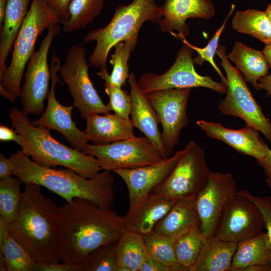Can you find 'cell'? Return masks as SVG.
I'll return each instance as SVG.
<instances>
[{
	"mask_svg": "<svg viewBox=\"0 0 271 271\" xmlns=\"http://www.w3.org/2000/svg\"><path fill=\"white\" fill-rule=\"evenodd\" d=\"M56 218L65 262H84L92 251L117 241L126 229L125 216L80 198L57 207Z\"/></svg>",
	"mask_w": 271,
	"mask_h": 271,
	"instance_id": "obj_1",
	"label": "cell"
},
{
	"mask_svg": "<svg viewBox=\"0 0 271 271\" xmlns=\"http://www.w3.org/2000/svg\"><path fill=\"white\" fill-rule=\"evenodd\" d=\"M9 234L29 253L35 262L50 264L61 260L56 214L57 206L43 195L41 186L26 183Z\"/></svg>",
	"mask_w": 271,
	"mask_h": 271,
	"instance_id": "obj_2",
	"label": "cell"
},
{
	"mask_svg": "<svg viewBox=\"0 0 271 271\" xmlns=\"http://www.w3.org/2000/svg\"><path fill=\"white\" fill-rule=\"evenodd\" d=\"M14 164L13 175L24 184L35 183L44 187L67 202L75 198L90 200L104 209L114 205V176L104 170L92 178L85 177L74 170L44 167L17 151L10 154Z\"/></svg>",
	"mask_w": 271,
	"mask_h": 271,
	"instance_id": "obj_3",
	"label": "cell"
},
{
	"mask_svg": "<svg viewBox=\"0 0 271 271\" xmlns=\"http://www.w3.org/2000/svg\"><path fill=\"white\" fill-rule=\"evenodd\" d=\"M9 116L13 127L23 139L22 153L36 164L49 168L62 166L86 178L102 170L96 158L58 142L51 136V129L34 125L16 107L10 110Z\"/></svg>",
	"mask_w": 271,
	"mask_h": 271,
	"instance_id": "obj_4",
	"label": "cell"
},
{
	"mask_svg": "<svg viewBox=\"0 0 271 271\" xmlns=\"http://www.w3.org/2000/svg\"><path fill=\"white\" fill-rule=\"evenodd\" d=\"M162 17L161 7L155 0H133L127 5L117 6L106 26L91 31L78 44L95 41L96 46L88 59L89 65L100 71L107 70V59L113 47L129 39L138 40L140 29L145 22L158 24Z\"/></svg>",
	"mask_w": 271,
	"mask_h": 271,
	"instance_id": "obj_5",
	"label": "cell"
},
{
	"mask_svg": "<svg viewBox=\"0 0 271 271\" xmlns=\"http://www.w3.org/2000/svg\"><path fill=\"white\" fill-rule=\"evenodd\" d=\"M62 21L47 0H32L14 44L12 60L0 75V93L12 102L21 95L23 73L39 36Z\"/></svg>",
	"mask_w": 271,
	"mask_h": 271,
	"instance_id": "obj_6",
	"label": "cell"
},
{
	"mask_svg": "<svg viewBox=\"0 0 271 271\" xmlns=\"http://www.w3.org/2000/svg\"><path fill=\"white\" fill-rule=\"evenodd\" d=\"M226 50L225 46L219 45L216 53L227 81L226 95L219 102L218 109L222 114L241 118L245 125L261 132L271 144V122L252 96L243 75L228 61Z\"/></svg>",
	"mask_w": 271,
	"mask_h": 271,
	"instance_id": "obj_7",
	"label": "cell"
},
{
	"mask_svg": "<svg viewBox=\"0 0 271 271\" xmlns=\"http://www.w3.org/2000/svg\"><path fill=\"white\" fill-rule=\"evenodd\" d=\"M86 55V51L82 45L72 46L59 71L73 99V105L77 108L83 119L94 114L112 110L109 103L103 102L89 78L90 65L87 63Z\"/></svg>",
	"mask_w": 271,
	"mask_h": 271,
	"instance_id": "obj_8",
	"label": "cell"
},
{
	"mask_svg": "<svg viewBox=\"0 0 271 271\" xmlns=\"http://www.w3.org/2000/svg\"><path fill=\"white\" fill-rule=\"evenodd\" d=\"M81 152L96 158L101 169L108 171L151 165L164 159L148 138L135 136L106 145L87 144Z\"/></svg>",
	"mask_w": 271,
	"mask_h": 271,
	"instance_id": "obj_9",
	"label": "cell"
},
{
	"mask_svg": "<svg viewBox=\"0 0 271 271\" xmlns=\"http://www.w3.org/2000/svg\"><path fill=\"white\" fill-rule=\"evenodd\" d=\"M193 49L184 44L178 51L172 66L165 73L157 75L146 73L138 81L145 94L167 89L203 87L220 93H226L227 85L208 76L198 74L192 57Z\"/></svg>",
	"mask_w": 271,
	"mask_h": 271,
	"instance_id": "obj_10",
	"label": "cell"
},
{
	"mask_svg": "<svg viewBox=\"0 0 271 271\" xmlns=\"http://www.w3.org/2000/svg\"><path fill=\"white\" fill-rule=\"evenodd\" d=\"M211 172L204 152L191 141L169 176L152 192L174 199L196 196L205 186Z\"/></svg>",
	"mask_w": 271,
	"mask_h": 271,
	"instance_id": "obj_11",
	"label": "cell"
},
{
	"mask_svg": "<svg viewBox=\"0 0 271 271\" xmlns=\"http://www.w3.org/2000/svg\"><path fill=\"white\" fill-rule=\"evenodd\" d=\"M61 29L57 24L48 29L40 48L34 51L27 64L24 83L21 87V111L26 115H37L43 113L44 101L47 98L51 79L48 55L54 38Z\"/></svg>",
	"mask_w": 271,
	"mask_h": 271,
	"instance_id": "obj_12",
	"label": "cell"
},
{
	"mask_svg": "<svg viewBox=\"0 0 271 271\" xmlns=\"http://www.w3.org/2000/svg\"><path fill=\"white\" fill-rule=\"evenodd\" d=\"M191 89H167L146 94L161 124L162 141L169 157L179 142L182 129L189 124L187 108Z\"/></svg>",
	"mask_w": 271,
	"mask_h": 271,
	"instance_id": "obj_13",
	"label": "cell"
},
{
	"mask_svg": "<svg viewBox=\"0 0 271 271\" xmlns=\"http://www.w3.org/2000/svg\"><path fill=\"white\" fill-rule=\"evenodd\" d=\"M263 227L258 207L237 192L225 205L215 235L223 240L238 243L259 234Z\"/></svg>",
	"mask_w": 271,
	"mask_h": 271,
	"instance_id": "obj_14",
	"label": "cell"
},
{
	"mask_svg": "<svg viewBox=\"0 0 271 271\" xmlns=\"http://www.w3.org/2000/svg\"><path fill=\"white\" fill-rule=\"evenodd\" d=\"M237 192L236 182L230 173L211 172L196 196L199 228L206 237L215 235L225 205Z\"/></svg>",
	"mask_w": 271,
	"mask_h": 271,
	"instance_id": "obj_15",
	"label": "cell"
},
{
	"mask_svg": "<svg viewBox=\"0 0 271 271\" xmlns=\"http://www.w3.org/2000/svg\"><path fill=\"white\" fill-rule=\"evenodd\" d=\"M61 67L59 55L54 53L50 63L51 88L47 98V105L42 115L37 120L32 121L37 126H43L60 132L75 149L81 151L88 144L84 131L79 129L71 117L73 105L64 106L57 100L55 88L60 81L57 75Z\"/></svg>",
	"mask_w": 271,
	"mask_h": 271,
	"instance_id": "obj_16",
	"label": "cell"
},
{
	"mask_svg": "<svg viewBox=\"0 0 271 271\" xmlns=\"http://www.w3.org/2000/svg\"><path fill=\"white\" fill-rule=\"evenodd\" d=\"M184 149L171 157L151 165L131 169H117L112 172L125 182L129 197L127 212L134 209L153 191L164 182L181 158Z\"/></svg>",
	"mask_w": 271,
	"mask_h": 271,
	"instance_id": "obj_17",
	"label": "cell"
},
{
	"mask_svg": "<svg viewBox=\"0 0 271 271\" xmlns=\"http://www.w3.org/2000/svg\"><path fill=\"white\" fill-rule=\"evenodd\" d=\"M161 10L162 17L158 24L161 31L170 32L178 39L185 38L189 33L187 19L209 20L215 13L209 0H166Z\"/></svg>",
	"mask_w": 271,
	"mask_h": 271,
	"instance_id": "obj_18",
	"label": "cell"
},
{
	"mask_svg": "<svg viewBox=\"0 0 271 271\" xmlns=\"http://www.w3.org/2000/svg\"><path fill=\"white\" fill-rule=\"evenodd\" d=\"M128 79L131 99L130 119L133 126L152 143L164 159L168 158L158 127L160 121L154 107L140 88L135 75L130 73Z\"/></svg>",
	"mask_w": 271,
	"mask_h": 271,
	"instance_id": "obj_19",
	"label": "cell"
},
{
	"mask_svg": "<svg viewBox=\"0 0 271 271\" xmlns=\"http://www.w3.org/2000/svg\"><path fill=\"white\" fill-rule=\"evenodd\" d=\"M196 124L203 129L207 137L221 141L237 152L252 157L256 160L265 156L264 141L259 136V131L245 125L239 129L226 128L219 123L199 120Z\"/></svg>",
	"mask_w": 271,
	"mask_h": 271,
	"instance_id": "obj_20",
	"label": "cell"
},
{
	"mask_svg": "<svg viewBox=\"0 0 271 271\" xmlns=\"http://www.w3.org/2000/svg\"><path fill=\"white\" fill-rule=\"evenodd\" d=\"M176 199L151 193L132 211L127 212L126 229L142 235L152 232L155 225L168 212Z\"/></svg>",
	"mask_w": 271,
	"mask_h": 271,
	"instance_id": "obj_21",
	"label": "cell"
},
{
	"mask_svg": "<svg viewBox=\"0 0 271 271\" xmlns=\"http://www.w3.org/2000/svg\"><path fill=\"white\" fill-rule=\"evenodd\" d=\"M199 226L196 196H192L176 199L168 212L155 225L152 232L176 238Z\"/></svg>",
	"mask_w": 271,
	"mask_h": 271,
	"instance_id": "obj_22",
	"label": "cell"
},
{
	"mask_svg": "<svg viewBox=\"0 0 271 271\" xmlns=\"http://www.w3.org/2000/svg\"><path fill=\"white\" fill-rule=\"evenodd\" d=\"M86 121L85 136L95 145L108 144L134 136L131 119L115 113L94 114L87 117Z\"/></svg>",
	"mask_w": 271,
	"mask_h": 271,
	"instance_id": "obj_23",
	"label": "cell"
},
{
	"mask_svg": "<svg viewBox=\"0 0 271 271\" xmlns=\"http://www.w3.org/2000/svg\"><path fill=\"white\" fill-rule=\"evenodd\" d=\"M237 242L207 237L191 271H230Z\"/></svg>",
	"mask_w": 271,
	"mask_h": 271,
	"instance_id": "obj_24",
	"label": "cell"
},
{
	"mask_svg": "<svg viewBox=\"0 0 271 271\" xmlns=\"http://www.w3.org/2000/svg\"><path fill=\"white\" fill-rule=\"evenodd\" d=\"M29 0H8L4 23L1 28L0 75L29 10Z\"/></svg>",
	"mask_w": 271,
	"mask_h": 271,
	"instance_id": "obj_25",
	"label": "cell"
},
{
	"mask_svg": "<svg viewBox=\"0 0 271 271\" xmlns=\"http://www.w3.org/2000/svg\"><path fill=\"white\" fill-rule=\"evenodd\" d=\"M226 57L233 62L246 81L254 88L258 80L268 74L269 65L262 51L235 42L231 52Z\"/></svg>",
	"mask_w": 271,
	"mask_h": 271,
	"instance_id": "obj_26",
	"label": "cell"
},
{
	"mask_svg": "<svg viewBox=\"0 0 271 271\" xmlns=\"http://www.w3.org/2000/svg\"><path fill=\"white\" fill-rule=\"evenodd\" d=\"M271 263V245L266 232L240 241L233 255L230 271H241L254 265Z\"/></svg>",
	"mask_w": 271,
	"mask_h": 271,
	"instance_id": "obj_27",
	"label": "cell"
},
{
	"mask_svg": "<svg viewBox=\"0 0 271 271\" xmlns=\"http://www.w3.org/2000/svg\"><path fill=\"white\" fill-rule=\"evenodd\" d=\"M118 271H140L149 256L143 235L126 229L116 242Z\"/></svg>",
	"mask_w": 271,
	"mask_h": 271,
	"instance_id": "obj_28",
	"label": "cell"
},
{
	"mask_svg": "<svg viewBox=\"0 0 271 271\" xmlns=\"http://www.w3.org/2000/svg\"><path fill=\"white\" fill-rule=\"evenodd\" d=\"M232 26L238 33L249 35L265 45L271 44V23L265 11H237L232 19Z\"/></svg>",
	"mask_w": 271,
	"mask_h": 271,
	"instance_id": "obj_29",
	"label": "cell"
},
{
	"mask_svg": "<svg viewBox=\"0 0 271 271\" xmlns=\"http://www.w3.org/2000/svg\"><path fill=\"white\" fill-rule=\"evenodd\" d=\"M137 42V39H129L115 45L114 53L109 60L113 67L111 74H109L107 70L97 73L105 83L119 87L125 84L129 76L128 61Z\"/></svg>",
	"mask_w": 271,
	"mask_h": 271,
	"instance_id": "obj_30",
	"label": "cell"
},
{
	"mask_svg": "<svg viewBox=\"0 0 271 271\" xmlns=\"http://www.w3.org/2000/svg\"><path fill=\"white\" fill-rule=\"evenodd\" d=\"M105 0H72L69 19L63 23L62 30L70 32L83 29L92 23L102 12Z\"/></svg>",
	"mask_w": 271,
	"mask_h": 271,
	"instance_id": "obj_31",
	"label": "cell"
},
{
	"mask_svg": "<svg viewBox=\"0 0 271 271\" xmlns=\"http://www.w3.org/2000/svg\"><path fill=\"white\" fill-rule=\"evenodd\" d=\"M206 238L199 227L193 228L176 238L174 250L177 261L191 271Z\"/></svg>",
	"mask_w": 271,
	"mask_h": 271,
	"instance_id": "obj_32",
	"label": "cell"
},
{
	"mask_svg": "<svg viewBox=\"0 0 271 271\" xmlns=\"http://www.w3.org/2000/svg\"><path fill=\"white\" fill-rule=\"evenodd\" d=\"M22 181L10 176L0 180V216L8 223L15 218L19 209L23 192L20 190Z\"/></svg>",
	"mask_w": 271,
	"mask_h": 271,
	"instance_id": "obj_33",
	"label": "cell"
},
{
	"mask_svg": "<svg viewBox=\"0 0 271 271\" xmlns=\"http://www.w3.org/2000/svg\"><path fill=\"white\" fill-rule=\"evenodd\" d=\"M1 253L7 264L8 271H33L35 263L28 251L10 234L0 242Z\"/></svg>",
	"mask_w": 271,
	"mask_h": 271,
	"instance_id": "obj_34",
	"label": "cell"
},
{
	"mask_svg": "<svg viewBox=\"0 0 271 271\" xmlns=\"http://www.w3.org/2000/svg\"><path fill=\"white\" fill-rule=\"evenodd\" d=\"M149 255L153 258L170 266L177 261L174 250L176 238L152 232L143 235Z\"/></svg>",
	"mask_w": 271,
	"mask_h": 271,
	"instance_id": "obj_35",
	"label": "cell"
},
{
	"mask_svg": "<svg viewBox=\"0 0 271 271\" xmlns=\"http://www.w3.org/2000/svg\"><path fill=\"white\" fill-rule=\"evenodd\" d=\"M116 242L105 244L92 251L84 262V271H118L115 256Z\"/></svg>",
	"mask_w": 271,
	"mask_h": 271,
	"instance_id": "obj_36",
	"label": "cell"
},
{
	"mask_svg": "<svg viewBox=\"0 0 271 271\" xmlns=\"http://www.w3.org/2000/svg\"><path fill=\"white\" fill-rule=\"evenodd\" d=\"M234 9V6H232L231 9L225 18L222 25L217 29L212 39L205 47L201 48L192 45L189 43L184 37H181L178 39L179 40H181L184 44L187 45L192 49L197 52V56L193 59L195 63L201 66L204 62H208L219 75L222 80V82L226 85L227 84L226 77L222 74L220 69L217 66L214 62L213 58L219 45L218 41L219 37L225 27L227 20L232 14Z\"/></svg>",
	"mask_w": 271,
	"mask_h": 271,
	"instance_id": "obj_37",
	"label": "cell"
},
{
	"mask_svg": "<svg viewBox=\"0 0 271 271\" xmlns=\"http://www.w3.org/2000/svg\"><path fill=\"white\" fill-rule=\"evenodd\" d=\"M105 92L109 98V104L112 110L119 117L129 119L131 108L130 94L119 87L106 83L104 84Z\"/></svg>",
	"mask_w": 271,
	"mask_h": 271,
	"instance_id": "obj_38",
	"label": "cell"
},
{
	"mask_svg": "<svg viewBox=\"0 0 271 271\" xmlns=\"http://www.w3.org/2000/svg\"><path fill=\"white\" fill-rule=\"evenodd\" d=\"M237 192L252 201L260 210L266 233L271 245V198L268 196H256L251 194L246 189L240 190Z\"/></svg>",
	"mask_w": 271,
	"mask_h": 271,
	"instance_id": "obj_39",
	"label": "cell"
},
{
	"mask_svg": "<svg viewBox=\"0 0 271 271\" xmlns=\"http://www.w3.org/2000/svg\"><path fill=\"white\" fill-rule=\"evenodd\" d=\"M85 263L60 262L41 264L35 262L33 271H84Z\"/></svg>",
	"mask_w": 271,
	"mask_h": 271,
	"instance_id": "obj_40",
	"label": "cell"
},
{
	"mask_svg": "<svg viewBox=\"0 0 271 271\" xmlns=\"http://www.w3.org/2000/svg\"><path fill=\"white\" fill-rule=\"evenodd\" d=\"M140 271H191L190 269L179 263L170 266L159 262L149 255L142 264Z\"/></svg>",
	"mask_w": 271,
	"mask_h": 271,
	"instance_id": "obj_41",
	"label": "cell"
},
{
	"mask_svg": "<svg viewBox=\"0 0 271 271\" xmlns=\"http://www.w3.org/2000/svg\"><path fill=\"white\" fill-rule=\"evenodd\" d=\"M51 9L60 17L63 23L70 18L69 7L72 0H47Z\"/></svg>",
	"mask_w": 271,
	"mask_h": 271,
	"instance_id": "obj_42",
	"label": "cell"
},
{
	"mask_svg": "<svg viewBox=\"0 0 271 271\" xmlns=\"http://www.w3.org/2000/svg\"><path fill=\"white\" fill-rule=\"evenodd\" d=\"M263 147L265 153L264 157L256 161L263 168L266 175L265 182L271 189V150L264 142L263 143Z\"/></svg>",
	"mask_w": 271,
	"mask_h": 271,
	"instance_id": "obj_43",
	"label": "cell"
},
{
	"mask_svg": "<svg viewBox=\"0 0 271 271\" xmlns=\"http://www.w3.org/2000/svg\"><path fill=\"white\" fill-rule=\"evenodd\" d=\"M0 140L14 141L21 146L23 144L22 137L16 130H14L2 123L0 124Z\"/></svg>",
	"mask_w": 271,
	"mask_h": 271,
	"instance_id": "obj_44",
	"label": "cell"
},
{
	"mask_svg": "<svg viewBox=\"0 0 271 271\" xmlns=\"http://www.w3.org/2000/svg\"><path fill=\"white\" fill-rule=\"evenodd\" d=\"M14 164L10 157L6 158L3 154L0 156V178H5L13 175Z\"/></svg>",
	"mask_w": 271,
	"mask_h": 271,
	"instance_id": "obj_45",
	"label": "cell"
},
{
	"mask_svg": "<svg viewBox=\"0 0 271 271\" xmlns=\"http://www.w3.org/2000/svg\"><path fill=\"white\" fill-rule=\"evenodd\" d=\"M254 88L257 90H265L267 92L266 95L271 96V74H268L259 79Z\"/></svg>",
	"mask_w": 271,
	"mask_h": 271,
	"instance_id": "obj_46",
	"label": "cell"
},
{
	"mask_svg": "<svg viewBox=\"0 0 271 271\" xmlns=\"http://www.w3.org/2000/svg\"><path fill=\"white\" fill-rule=\"evenodd\" d=\"M241 271H271V263L249 266Z\"/></svg>",
	"mask_w": 271,
	"mask_h": 271,
	"instance_id": "obj_47",
	"label": "cell"
},
{
	"mask_svg": "<svg viewBox=\"0 0 271 271\" xmlns=\"http://www.w3.org/2000/svg\"><path fill=\"white\" fill-rule=\"evenodd\" d=\"M8 0H0V27L2 28L7 8Z\"/></svg>",
	"mask_w": 271,
	"mask_h": 271,
	"instance_id": "obj_48",
	"label": "cell"
},
{
	"mask_svg": "<svg viewBox=\"0 0 271 271\" xmlns=\"http://www.w3.org/2000/svg\"><path fill=\"white\" fill-rule=\"evenodd\" d=\"M262 51L271 68V44L265 45Z\"/></svg>",
	"mask_w": 271,
	"mask_h": 271,
	"instance_id": "obj_49",
	"label": "cell"
},
{
	"mask_svg": "<svg viewBox=\"0 0 271 271\" xmlns=\"http://www.w3.org/2000/svg\"><path fill=\"white\" fill-rule=\"evenodd\" d=\"M0 270L1 271L8 270L6 261L4 256L1 253L0 254Z\"/></svg>",
	"mask_w": 271,
	"mask_h": 271,
	"instance_id": "obj_50",
	"label": "cell"
},
{
	"mask_svg": "<svg viewBox=\"0 0 271 271\" xmlns=\"http://www.w3.org/2000/svg\"><path fill=\"white\" fill-rule=\"evenodd\" d=\"M265 12L267 15V18H268L269 21L271 23V2L268 5Z\"/></svg>",
	"mask_w": 271,
	"mask_h": 271,
	"instance_id": "obj_51",
	"label": "cell"
}]
</instances>
